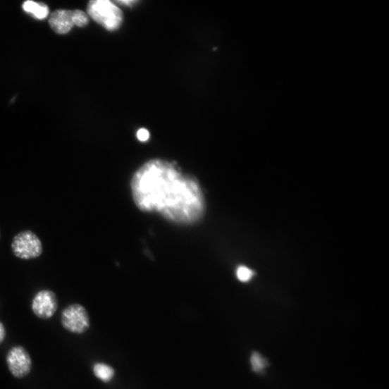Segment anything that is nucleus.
I'll use <instances>...</instances> for the list:
<instances>
[{"instance_id": "f257e3e1", "label": "nucleus", "mask_w": 389, "mask_h": 389, "mask_svg": "<svg viewBox=\"0 0 389 389\" xmlns=\"http://www.w3.org/2000/svg\"><path fill=\"white\" fill-rule=\"evenodd\" d=\"M131 191L141 211L157 214L175 224H197L206 215V198L199 180L167 160L145 162L132 178Z\"/></svg>"}, {"instance_id": "7ed1b4c3", "label": "nucleus", "mask_w": 389, "mask_h": 389, "mask_svg": "<svg viewBox=\"0 0 389 389\" xmlns=\"http://www.w3.org/2000/svg\"><path fill=\"white\" fill-rule=\"evenodd\" d=\"M13 254L23 261L37 259L44 251L43 244L36 233L25 230L16 235L11 243Z\"/></svg>"}, {"instance_id": "f03ea898", "label": "nucleus", "mask_w": 389, "mask_h": 389, "mask_svg": "<svg viewBox=\"0 0 389 389\" xmlns=\"http://www.w3.org/2000/svg\"><path fill=\"white\" fill-rule=\"evenodd\" d=\"M87 16L109 31L118 30L123 20L122 11L111 0H90Z\"/></svg>"}, {"instance_id": "9b49d317", "label": "nucleus", "mask_w": 389, "mask_h": 389, "mask_svg": "<svg viewBox=\"0 0 389 389\" xmlns=\"http://www.w3.org/2000/svg\"><path fill=\"white\" fill-rule=\"evenodd\" d=\"M252 271L245 266H240L237 271V276L242 282L249 281L252 278Z\"/></svg>"}, {"instance_id": "1a4fd4ad", "label": "nucleus", "mask_w": 389, "mask_h": 389, "mask_svg": "<svg viewBox=\"0 0 389 389\" xmlns=\"http://www.w3.org/2000/svg\"><path fill=\"white\" fill-rule=\"evenodd\" d=\"M93 373L95 377L106 383L111 381L115 374L112 367L103 363L95 364L93 366Z\"/></svg>"}, {"instance_id": "9d476101", "label": "nucleus", "mask_w": 389, "mask_h": 389, "mask_svg": "<svg viewBox=\"0 0 389 389\" xmlns=\"http://www.w3.org/2000/svg\"><path fill=\"white\" fill-rule=\"evenodd\" d=\"M250 364L252 369L256 373H262L269 365L265 357L257 352L251 354Z\"/></svg>"}, {"instance_id": "39448f33", "label": "nucleus", "mask_w": 389, "mask_h": 389, "mask_svg": "<svg viewBox=\"0 0 389 389\" xmlns=\"http://www.w3.org/2000/svg\"><path fill=\"white\" fill-rule=\"evenodd\" d=\"M6 364L11 373L16 378H23L28 376L32 366L29 352L21 345L10 349L6 355Z\"/></svg>"}, {"instance_id": "f8f14e48", "label": "nucleus", "mask_w": 389, "mask_h": 389, "mask_svg": "<svg viewBox=\"0 0 389 389\" xmlns=\"http://www.w3.org/2000/svg\"><path fill=\"white\" fill-rule=\"evenodd\" d=\"M137 137L140 142H147L150 137L149 132L146 128H140L137 133Z\"/></svg>"}, {"instance_id": "6e6552de", "label": "nucleus", "mask_w": 389, "mask_h": 389, "mask_svg": "<svg viewBox=\"0 0 389 389\" xmlns=\"http://www.w3.org/2000/svg\"><path fill=\"white\" fill-rule=\"evenodd\" d=\"M23 10L37 20H44L49 15V7L42 3H37L34 0H26L23 4Z\"/></svg>"}, {"instance_id": "ddd939ff", "label": "nucleus", "mask_w": 389, "mask_h": 389, "mask_svg": "<svg viewBox=\"0 0 389 389\" xmlns=\"http://www.w3.org/2000/svg\"><path fill=\"white\" fill-rule=\"evenodd\" d=\"M6 329L4 323L0 321V345H1L6 338Z\"/></svg>"}, {"instance_id": "4468645a", "label": "nucleus", "mask_w": 389, "mask_h": 389, "mask_svg": "<svg viewBox=\"0 0 389 389\" xmlns=\"http://www.w3.org/2000/svg\"><path fill=\"white\" fill-rule=\"evenodd\" d=\"M116 1L126 6H132L138 0H116Z\"/></svg>"}, {"instance_id": "423d86ee", "label": "nucleus", "mask_w": 389, "mask_h": 389, "mask_svg": "<svg viewBox=\"0 0 389 389\" xmlns=\"http://www.w3.org/2000/svg\"><path fill=\"white\" fill-rule=\"evenodd\" d=\"M58 307V299L53 290L44 289L37 292L31 302L32 312L38 318L47 320L54 316Z\"/></svg>"}, {"instance_id": "0eeeda50", "label": "nucleus", "mask_w": 389, "mask_h": 389, "mask_svg": "<svg viewBox=\"0 0 389 389\" xmlns=\"http://www.w3.org/2000/svg\"><path fill=\"white\" fill-rule=\"evenodd\" d=\"M51 27L58 35H67L75 25V11L57 10L49 17Z\"/></svg>"}, {"instance_id": "20e7f679", "label": "nucleus", "mask_w": 389, "mask_h": 389, "mask_svg": "<svg viewBox=\"0 0 389 389\" xmlns=\"http://www.w3.org/2000/svg\"><path fill=\"white\" fill-rule=\"evenodd\" d=\"M62 327L70 333L82 335L90 327V319L87 309L80 304H72L61 312Z\"/></svg>"}]
</instances>
